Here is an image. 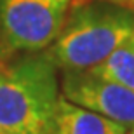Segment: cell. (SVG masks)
<instances>
[{"instance_id":"1","label":"cell","mask_w":134,"mask_h":134,"mask_svg":"<svg viewBox=\"0 0 134 134\" xmlns=\"http://www.w3.org/2000/svg\"><path fill=\"white\" fill-rule=\"evenodd\" d=\"M59 98L58 66L47 51L0 66V129L7 134H49Z\"/></svg>"},{"instance_id":"2","label":"cell","mask_w":134,"mask_h":134,"mask_svg":"<svg viewBox=\"0 0 134 134\" xmlns=\"http://www.w3.org/2000/svg\"><path fill=\"white\" fill-rule=\"evenodd\" d=\"M134 33V10L106 0L75 2L63 30L47 51L61 71L101 65Z\"/></svg>"},{"instance_id":"3","label":"cell","mask_w":134,"mask_h":134,"mask_svg":"<svg viewBox=\"0 0 134 134\" xmlns=\"http://www.w3.org/2000/svg\"><path fill=\"white\" fill-rule=\"evenodd\" d=\"M75 0H0V33L10 54L49 49Z\"/></svg>"},{"instance_id":"4","label":"cell","mask_w":134,"mask_h":134,"mask_svg":"<svg viewBox=\"0 0 134 134\" xmlns=\"http://www.w3.org/2000/svg\"><path fill=\"white\" fill-rule=\"evenodd\" d=\"M61 96L125 127H134V91L92 71H63Z\"/></svg>"},{"instance_id":"5","label":"cell","mask_w":134,"mask_h":134,"mask_svg":"<svg viewBox=\"0 0 134 134\" xmlns=\"http://www.w3.org/2000/svg\"><path fill=\"white\" fill-rule=\"evenodd\" d=\"M129 127L65 99L58 101L49 134H127Z\"/></svg>"},{"instance_id":"6","label":"cell","mask_w":134,"mask_h":134,"mask_svg":"<svg viewBox=\"0 0 134 134\" xmlns=\"http://www.w3.org/2000/svg\"><path fill=\"white\" fill-rule=\"evenodd\" d=\"M89 71L134 91V33L119 49H115L101 65Z\"/></svg>"},{"instance_id":"7","label":"cell","mask_w":134,"mask_h":134,"mask_svg":"<svg viewBox=\"0 0 134 134\" xmlns=\"http://www.w3.org/2000/svg\"><path fill=\"white\" fill-rule=\"evenodd\" d=\"M12 58V54L9 52V49L5 47L4 44V38H2V33H0V66L4 65V63H7V61Z\"/></svg>"},{"instance_id":"8","label":"cell","mask_w":134,"mask_h":134,"mask_svg":"<svg viewBox=\"0 0 134 134\" xmlns=\"http://www.w3.org/2000/svg\"><path fill=\"white\" fill-rule=\"evenodd\" d=\"M106 2H113V4L124 5V7H129V9L134 10V0H106Z\"/></svg>"},{"instance_id":"9","label":"cell","mask_w":134,"mask_h":134,"mask_svg":"<svg viewBox=\"0 0 134 134\" xmlns=\"http://www.w3.org/2000/svg\"><path fill=\"white\" fill-rule=\"evenodd\" d=\"M127 134H134V127H132L131 131H127Z\"/></svg>"},{"instance_id":"10","label":"cell","mask_w":134,"mask_h":134,"mask_svg":"<svg viewBox=\"0 0 134 134\" xmlns=\"http://www.w3.org/2000/svg\"><path fill=\"white\" fill-rule=\"evenodd\" d=\"M0 134H7V132H5V131H2V129H0Z\"/></svg>"}]
</instances>
